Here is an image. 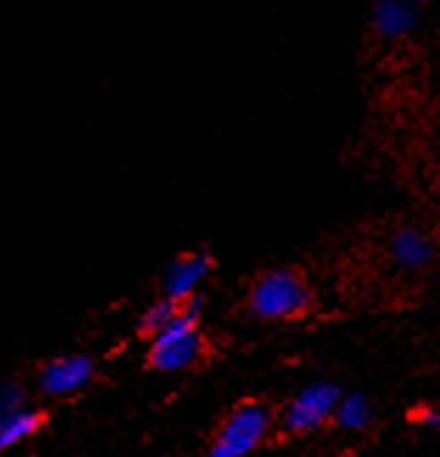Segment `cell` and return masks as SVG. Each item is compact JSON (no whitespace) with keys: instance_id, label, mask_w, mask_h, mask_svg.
<instances>
[{"instance_id":"cell-1","label":"cell","mask_w":440,"mask_h":457,"mask_svg":"<svg viewBox=\"0 0 440 457\" xmlns=\"http://www.w3.org/2000/svg\"><path fill=\"white\" fill-rule=\"evenodd\" d=\"M199 314H203V295H191L186 301H179V309L174 320L149 340L146 360L154 370H183L191 368L199 356H203L205 340L199 331Z\"/></svg>"},{"instance_id":"cell-2","label":"cell","mask_w":440,"mask_h":457,"mask_svg":"<svg viewBox=\"0 0 440 457\" xmlns=\"http://www.w3.org/2000/svg\"><path fill=\"white\" fill-rule=\"evenodd\" d=\"M314 303L309 281L295 267H272L250 284L247 306L262 320H295Z\"/></svg>"},{"instance_id":"cell-3","label":"cell","mask_w":440,"mask_h":457,"mask_svg":"<svg viewBox=\"0 0 440 457\" xmlns=\"http://www.w3.org/2000/svg\"><path fill=\"white\" fill-rule=\"evenodd\" d=\"M272 427V407L267 402L247 399L236 404L211 438L208 457H245L262 446Z\"/></svg>"},{"instance_id":"cell-4","label":"cell","mask_w":440,"mask_h":457,"mask_svg":"<svg viewBox=\"0 0 440 457\" xmlns=\"http://www.w3.org/2000/svg\"><path fill=\"white\" fill-rule=\"evenodd\" d=\"M339 402H343V395H339L336 385L314 382L289 402V407L284 410L281 427L292 435H306L317 427H323L328 419H334Z\"/></svg>"},{"instance_id":"cell-5","label":"cell","mask_w":440,"mask_h":457,"mask_svg":"<svg viewBox=\"0 0 440 457\" xmlns=\"http://www.w3.org/2000/svg\"><path fill=\"white\" fill-rule=\"evenodd\" d=\"M93 379V360L85 353H71V356H56L48 360L37 373V387L46 395H71L79 393Z\"/></svg>"},{"instance_id":"cell-6","label":"cell","mask_w":440,"mask_h":457,"mask_svg":"<svg viewBox=\"0 0 440 457\" xmlns=\"http://www.w3.org/2000/svg\"><path fill=\"white\" fill-rule=\"evenodd\" d=\"M213 270V258L205 250H191V253H179L177 258H171L166 272H163V295L171 297V301H186V297L196 295L199 284L205 281L208 272Z\"/></svg>"},{"instance_id":"cell-7","label":"cell","mask_w":440,"mask_h":457,"mask_svg":"<svg viewBox=\"0 0 440 457\" xmlns=\"http://www.w3.org/2000/svg\"><path fill=\"white\" fill-rule=\"evenodd\" d=\"M370 26L385 39L407 37L418 26V6L412 0H376L370 9Z\"/></svg>"},{"instance_id":"cell-8","label":"cell","mask_w":440,"mask_h":457,"mask_svg":"<svg viewBox=\"0 0 440 457\" xmlns=\"http://www.w3.org/2000/svg\"><path fill=\"white\" fill-rule=\"evenodd\" d=\"M432 242L424 230L418 228H398L390 236V255L398 267L404 270H421L432 262Z\"/></svg>"},{"instance_id":"cell-9","label":"cell","mask_w":440,"mask_h":457,"mask_svg":"<svg viewBox=\"0 0 440 457\" xmlns=\"http://www.w3.org/2000/svg\"><path fill=\"white\" fill-rule=\"evenodd\" d=\"M46 424V412L39 410H26V407H14L4 412V421H0V446L9 449L20 444Z\"/></svg>"},{"instance_id":"cell-10","label":"cell","mask_w":440,"mask_h":457,"mask_svg":"<svg viewBox=\"0 0 440 457\" xmlns=\"http://www.w3.org/2000/svg\"><path fill=\"white\" fill-rule=\"evenodd\" d=\"M177 309H179L177 301H171V297H166V295H160L157 301L141 314V320H137V334L149 337V340H152V337H157L160 331H163L174 320Z\"/></svg>"},{"instance_id":"cell-11","label":"cell","mask_w":440,"mask_h":457,"mask_svg":"<svg viewBox=\"0 0 440 457\" xmlns=\"http://www.w3.org/2000/svg\"><path fill=\"white\" fill-rule=\"evenodd\" d=\"M334 419L339 427L345 429H362L370 419V410H368V402L362 399V395H348V399L339 402Z\"/></svg>"},{"instance_id":"cell-12","label":"cell","mask_w":440,"mask_h":457,"mask_svg":"<svg viewBox=\"0 0 440 457\" xmlns=\"http://www.w3.org/2000/svg\"><path fill=\"white\" fill-rule=\"evenodd\" d=\"M412 4H415V6H418V4H427V0H412Z\"/></svg>"}]
</instances>
